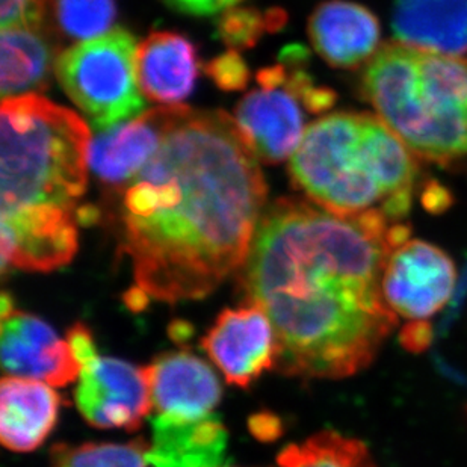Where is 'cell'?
<instances>
[{
	"instance_id": "6da1fadb",
	"label": "cell",
	"mask_w": 467,
	"mask_h": 467,
	"mask_svg": "<svg viewBox=\"0 0 467 467\" xmlns=\"http://www.w3.org/2000/svg\"><path fill=\"white\" fill-rule=\"evenodd\" d=\"M407 239L410 227L381 212L340 216L298 199L265 209L243 289L273 324L280 374L340 379L374 362L398 326L381 274Z\"/></svg>"
},
{
	"instance_id": "7a4b0ae2",
	"label": "cell",
	"mask_w": 467,
	"mask_h": 467,
	"mask_svg": "<svg viewBox=\"0 0 467 467\" xmlns=\"http://www.w3.org/2000/svg\"><path fill=\"white\" fill-rule=\"evenodd\" d=\"M265 200L264 174L234 119L188 108L123 186L119 247L135 280L129 305L211 296L247 262Z\"/></svg>"
},
{
	"instance_id": "3957f363",
	"label": "cell",
	"mask_w": 467,
	"mask_h": 467,
	"mask_svg": "<svg viewBox=\"0 0 467 467\" xmlns=\"http://www.w3.org/2000/svg\"><path fill=\"white\" fill-rule=\"evenodd\" d=\"M415 153L379 117L336 112L310 124L292 156L291 176L319 208L340 216L409 215Z\"/></svg>"
},
{
	"instance_id": "277c9868",
	"label": "cell",
	"mask_w": 467,
	"mask_h": 467,
	"mask_svg": "<svg viewBox=\"0 0 467 467\" xmlns=\"http://www.w3.org/2000/svg\"><path fill=\"white\" fill-rule=\"evenodd\" d=\"M362 93L419 158L441 165L466 158L467 53L388 43L368 62Z\"/></svg>"
},
{
	"instance_id": "5b68a950",
	"label": "cell",
	"mask_w": 467,
	"mask_h": 467,
	"mask_svg": "<svg viewBox=\"0 0 467 467\" xmlns=\"http://www.w3.org/2000/svg\"><path fill=\"white\" fill-rule=\"evenodd\" d=\"M0 135V212L75 211L87 190L93 141L85 119L38 94H27L5 99Z\"/></svg>"
},
{
	"instance_id": "8992f818",
	"label": "cell",
	"mask_w": 467,
	"mask_h": 467,
	"mask_svg": "<svg viewBox=\"0 0 467 467\" xmlns=\"http://www.w3.org/2000/svg\"><path fill=\"white\" fill-rule=\"evenodd\" d=\"M307 52L300 46L283 50L282 62L257 73L259 88L234 110V123L260 161L282 162L294 156L305 137V110L321 112L335 94L317 87L301 66Z\"/></svg>"
},
{
	"instance_id": "52a82bcc",
	"label": "cell",
	"mask_w": 467,
	"mask_h": 467,
	"mask_svg": "<svg viewBox=\"0 0 467 467\" xmlns=\"http://www.w3.org/2000/svg\"><path fill=\"white\" fill-rule=\"evenodd\" d=\"M137 40L115 27L62 52L57 78L98 132L137 119L146 102L137 78Z\"/></svg>"
},
{
	"instance_id": "ba28073f",
	"label": "cell",
	"mask_w": 467,
	"mask_h": 467,
	"mask_svg": "<svg viewBox=\"0 0 467 467\" xmlns=\"http://www.w3.org/2000/svg\"><path fill=\"white\" fill-rule=\"evenodd\" d=\"M457 269L443 250L420 239H407L389 253L381 292L389 309L410 322L441 312L455 291Z\"/></svg>"
},
{
	"instance_id": "9c48e42d",
	"label": "cell",
	"mask_w": 467,
	"mask_h": 467,
	"mask_svg": "<svg viewBox=\"0 0 467 467\" xmlns=\"http://www.w3.org/2000/svg\"><path fill=\"white\" fill-rule=\"evenodd\" d=\"M75 401L91 427L129 432L140 430L153 409L144 368L100 356L80 370Z\"/></svg>"
},
{
	"instance_id": "30bf717a",
	"label": "cell",
	"mask_w": 467,
	"mask_h": 467,
	"mask_svg": "<svg viewBox=\"0 0 467 467\" xmlns=\"http://www.w3.org/2000/svg\"><path fill=\"white\" fill-rule=\"evenodd\" d=\"M78 216L71 209L32 208L0 212L2 271L8 266L50 273L70 264L78 252Z\"/></svg>"
},
{
	"instance_id": "8fae6325",
	"label": "cell",
	"mask_w": 467,
	"mask_h": 467,
	"mask_svg": "<svg viewBox=\"0 0 467 467\" xmlns=\"http://www.w3.org/2000/svg\"><path fill=\"white\" fill-rule=\"evenodd\" d=\"M202 347L225 381L244 389L274 368L277 358L273 324L266 313L252 303L223 310L202 339Z\"/></svg>"
},
{
	"instance_id": "7c38bea8",
	"label": "cell",
	"mask_w": 467,
	"mask_h": 467,
	"mask_svg": "<svg viewBox=\"0 0 467 467\" xmlns=\"http://www.w3.org/2000/svg\"><path fill=\"white\" fill-rule=\"evenodd\" d=\"M2 368L8 377L66 388L79 379L80 368L68 340L31 313L14 310L2 317Z\"/></svg>"
},
{
	"instance_id": "4fadbf2b",
	"label": "cell",
	"mask_w": 467,
	"mask_h": 467,
	"mask_svg": "<svg viewBox=\"0 0 467 467\" xmlns=\"http://www.w3.org/2000/svg\"><path fill=\"white\" fill-rule=\"evenodd\" d=\"M186 109L188 106H161L99 132L89 147V168L106 185H128L156 155Z\"/></svg>"
},
{
	"instance_id": "5bb4252c",
	"label": "cell",
	"mask_w": 467,
	"mask_h": 467,
	"mask_svg": "<svg viewBox=\"0 0 467 467\" xmlns=\"http://www.w3.org/2000/svg\"><path fill=\"white\" fill-rule=\"evenodd\" d=\"M144 370L158 415L194 420L212 415L220 402L215 372L188 349L161 354Z\"/></svg>"
},
{
	"instance_id": "9a60e30c",
	"label": "cell",
	"mask_w": 467,
	"mask_h": 467,
	"mask_svg": "<svg viewBox=\"0 0 467 467\" xmlns=\"http://www.w3.org/2000/svg\"><path fill=\"white\" fill-rule=\"evenodd\" d=\"M313 47L336 68H358L379 50V18L363 5L328 0L313 11L309 20Z\"/></svg>"
},
{
	"instance_id": "2e32d148",
	"label": "cell",
	"mask_w": 467,
	"mask_h": 467,
	"mask_svg": "<svg viewBox=\"0 0 467 467\" xmlns=\"http://www.w3.org/2000/svg\"><path fill=\"white\" fill-rule=\"evenodd\" d=\"M140 89L153 102L172 106L194 91L199 59L194 45L176 32H153L137 47Z\"/></svg>"
},
{
	"instance_id": "e0dca14e",
	"label": "cell",
	"mask_w": 467,
	"mask_h": 467,
	"mask_svg": "<svg viewBox=\"0 0 467 467\" xmlns=\"http://www.w3.org/2000/svg\"><path fill=\"white\" fill-rule=\"evenodd\" d=\"M61 397L49 384L5 375L0 383V441L6 450L31 452L57 420Z\"/></svg>"
},
{
	"instance_id": "ac0fdd59",
	"label": "cell",
	"mask_w": 467,
	"mask_h": 467,
	"mask_svg": "<svg viewBox=\"0 0 467 467\" xmlns=\"http://www.w3.org/2000/svg\"><path fill=\"white\" fill-rule=\"evenodd\" d=\"M227 437L216 415L194 420L156 415L147 462L151 467H218Z\"/></svg>"
},
{
	"instance_id": "d6986e66",
	"label": "cell",
	"mask_w": 467,
	"mask_h": 467,
	"mask_svg": "<svg viewBox=\"0 0 467 467\" xmlns=\"http://www.w3.org/2000/svg\"><path fill=\"white\" fill-rule=\"evenodd\" d=\"M392 26L400 43L416 49L467 53V0H397Z\"/></svg>"
},
{
	"instance_id": "ffe728a7",
	"label": "cell",
	"mask_w": 467,
	"mask_h": 467,
	"mask_svg": "<svg viewBox=\"0 0 467 467\" xmlns=\"http://www.w3.org/2000/svg\"><path fill=\"white\" fill-rule=\"evenodd\" d=\"M57 47L43 27L6 29L0 36L2 98L45 91L57 73Z\"/></svg>"
},
{
	"instance_id": "44dd1931",
	"label": "cell",
	"mask_w": 467,
	"mask_h": 467,
	"mask_svg": "<svg viewBox=\"0 0 467 467\" xmlns=\"http://www.w3.org/2000/svg\"><path fill=\"white\" fill-rule=\"evenodd\" d=\"M278 467H377L363 441L339 432H317L278 454Z\"/></svg>"
},
{
	"instance_id": "7402d4cb",
	"label": "cell",
	"mask_w": 467,
	"mask_h": 467,
	"mask_svg": "<svg viewBox=\"0 0 467 467\" xmlns=\"http://www.w3.org/2000/svg\"><path fill=\"white\" fill-rule=\"evenodd\" d=\"M147 451L144 437L126 443H57L50 451V467H151Z\"/></svg>"
},
{
	"instance_id": "603a6c76",
	"label": "cell",
	"mask_w": 467,
	"mask_h": 467,
	"mask_svg": "<svg viewBox=\"0 0 467 467\" xmlns=\"http://www.w3.org/2000/svg\"><path fill=\"white\" fill-rule=\"evenodd\" d=\"M57 31L70 40H91L109 32L117 17L115 0H49Z\"/></svg>"
},
{
	"instance_id": "cb8c5ba5",
	"label": "cell",
	"mask_w": 467,
	"mask_h": 467,
	"mask_svg": "<svg viewBox=\"0 0 467 467\" xmlns=\"http://www.w3.org/2000/svg\"><path fill=\"white\" fill-rule=\"evenodd\" d=\"M285 22L286 16L280 9L262 16L256 9L230 8L218 20L216 32L232 49H250L256 45L264 32L278 29Z\"/></svg>"
},
{
	"instance_id": "d4e9b609",
	"label": "cell",
	"mask_w": 467,
	"mask_h": 467,
	"mask_svg": "<svg viewBox=\"0 0 467 467\" xmlns=\"http://www.w3.org/2000/svg\"><path fill=\"white\" fill-rule=\"evenodd\" d=\"M49 0H2L0 26L6 29L40 27L45 23Z\"/></svg>"
},
{
	"instance_id": "484cf974",
	"label": "cell",
	"mask_w": 467,
	"mask_h": 467,
	"mask_svg": "<svg viewBox=\"0 0 467 467\" xmlns=\"http://www.w3.org/2000/svg\"><path fill=\"white\" fill-rule=\"evenodd\" d=\"M206 73L220 88L227 91L244 88L250 76L243 57H239V53L234 50L223 53L221 57L209 62L206 66Z\"/></svg>"
},
{
	"instance_id": "4316f807",
	"label": "cell",
	"mask_w": 467,
	"mask_h": 467,
	"mask_svg": "<svg viewBox=\"0 0 467 467\" xmlns=\"http://www.w3.org/2000/svg\"><path fill=\"white\" fill-rule=\"evenodd\" d=\"M67 340H68L71 351L75 354L76 360L79 363L80 368H84L85 365L93 362L94 358H99L93 335L85 324L78 322V324L71 327L68 333H67Z\"/></svg>"
},
{
	"instance_id": "83f0119b",
	"label": "cell",
	"mask_w": 467,
	"mask_h": 467,
	"mask_svg": "<svg viewBox=\"0 0 467 467\" xmlns=\"http://www.w3.org/2000/svg\"><path fill=\"white\" fill-rule=\"evenodd\" d=\"M168 6L190 16H211L234 8L241 0H163Z\"/></svg>"
},
{
	"instance_id": "f1b7e54d",
	"label": "cell",
	"mask_w": 467,
	"mask_h": 467,
	"mask_svg": "<svg viewBox=\"0 0 467 467\" xmlns=\"http://www.w3.org/2000/svg\"><path fill=\"white\" fill-rule=\"evenodd\" d=\"M400 340L404 348L411 353H420L430 347L432 340V327L427 321H416L402 327Z\"/></svg>"
},
{
	"instance_id": "f546056e",
	"label": "cell",
	"mask_w": 467,
	"mask_h": 467,
	"mask_svg": "<svg viewBox=\"0 0 467 467\" xmlns=\"http://www.w3.org/2000/svg\"><path fill=\"white\" fill-rule=\"evenodd\" d=\"M0 312H2V317H6L9 313L14 312L13 301H11L6 292H4V296H2V309H0Z\"/></svg>"
}]
</instances>
